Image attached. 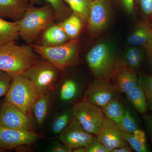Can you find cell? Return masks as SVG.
I'll return each mask as SVG.
<instances>
[{
  "instance_id": "cell-3",
  "label": "cell",
  "mask_w": 152,
  "mask_h": 152,
  "mask_svg": "<svg viewBox=\"0 0 152 152\" xmlns=\"http://www.w3.org/2000/svg\"><path fill=\"white\" fill-rule=\"evenodd\" d=\"M28 44L36 53L51 63L61 72L77 65L80 62V44L77 38L53 47Z\"/></svg>"
},
{
  "instance_id": "cell-40",
  "label": "cell",
  "mask_w": 152,
  "mask_h": 152,
  "mask_svg": "<svg viewBox=\"0 0 152 152\" xmlns=\"http://www.w3.org/2000/svg\"><path fill=\"white\" fill-rule=\"evenodd\" d=\"M5 151H6V150L3 149L1 148H0V152H3Z\"/></svg>"
},
{
  "instance_id": "cell-10",
  "label": "cell",
  "mask_w": 152,
  "mask_h": 152,
  "mask_svg": "<svg viewBox=\"0 0 152 152\" xmlns=\"http://www.w3.org/2000/svg\"><path fill=\"white\" fill-rule=\"evenodd\" d=\"M0 124L10 129L34 132L29 116L6 100L0 106Z\"/></svg>"
},
{
  "instance_id": "cell-9",
  "label": "cell",
  "mask_w": 152,
  "mask_h": 152,
  "mask_svg": "<svg viewBox=\"0 0 152 152\" xmlns=\"http://www.w3.org/2000/svg\"><path fill=\"white\" fill-rule=\"evenodd\" d=\"M118 93L110 80L95 79L85 91L83 99L102 108L118 97Z\"/></svg>"
},
{
  "instance_id": "cell-12",
  "label": "cell",
  "mask_w": 152,
  "mask_h": 152,
  "mask_svg": "<svg viewBox=\"0 0 152 152\" xmlns=\"http://www.w3.org/2000/svg\"><path fill=\"white\" fill-rule=\"evenodd\" d=\"M84 86L73 78H67L56 84L53 92L59 104L64 106L71 105L81 96Z\"/></svg>"
},
{
  "instance_id": "cell-36",
  "label": "cell",
  "mask_w": 152,
  "mask_h": 152,
  "mask_svg": "<svg viewBox=\"0 0 152 152\" xmlns=\"http://www.w3.org/2000/svg\"><path fill=\"white\" fill-rule=\"evenodd\" d=\"M123 7L128 13L131 14L134 9L135 0H118Z\"/></svg>"
},
{
  "instance_id": "cell-19",
  "label": "cell",
  "mask_w": 152,
  "mask_h": 152,
  "mask_svg": "<svg viewBox=\"0 0 152 152\" xmlns=\"http://www.w3.org/2000/svg\"><path fill=\"white\" fill-rule=\"evenodd\" d=\"M152 40V27L142 23L128 37L127 42L132 46H146Z\"/></svg>"
},
{
  "instance_id": "cell-34",
  "label": "cell",
  "mask_w": 152,
  "mask_h": 152,
  "mask_svg": "<svg viewBox=\"0 0 152 152\" xmlns=\"http://www.w3.org/2000/svg\"><path fill=\"white\" fill-rule=\"evenodd\" d=\"M50 151L52 152H71L72 150L65 145L61 144L58 141L53 142L50 148Z\"/></svg>"
},
{
  "instance_id": "cell-22",
  "label": "cell",
  "mask_w": 152,
  "mask_h": 152,
  "mask_svg": "<svg viewBox=\"0 0 152 152\" xmlns=\"http://www.w3.org/2000/svg\"><path fill=\"white\" fill-rule=\"evenodd\" d=\"M19 37L18 22H8L0 18V45L15 42Z\"/></svg>"
},
{
  "instance_id": "cell-28",
  "label": "cell",
  "mask_w": 152,
  "mask_h": 152,
  "mask_svg": "<svg viewBox=\"0 0 152 152\" xmlns=\"http://www.w3.org/2000/svg\"><path fill=\"white\" fill-rule=\"evenodd\" d=\"M53 9L55 20L61 22L69 16L71 10L64 0H46Z\"/></svg>"
},
{
  "instance_id": "cell-25",
  "label": "cell",
  "mask_w": 152,
  "mask_h": 152,
  "mask_svg": "<svg viewBox=\"0 0 152 152\" xmlns=\"http://www.w3.org/2000/svg\"><path fill=\"white\" fill-rule=\"evenodd\" d=\"M102 109L106 117L119 124L124 115L126 108L117 97Z\"/></svg>"
},
{
  "instance_id": "cell-1",
  "label": "cell",
  "mask_w": 152,
  "mask_h": 152,
  "mask_svg": "<svg viewBox=\"0 0 152 152\" xmlns=\"http://www.w3.org/2000/svg\"><path fill=\"white\" fill-rule=\"evenodd\" d=\"M38 60L30 44L20 45L12 42L0 45V69L13 78L23 75Z\"/></svg>"
},
{
  "instance_id": "cell-33",
  "label": "cell",
  "mask_w": 152,
  "mask_h": 152,
  "mask_svg": "<svg viewBox=\"0 0 152 152\" xmlns=\"http://www.w3.org/2000/svg\"><path fill=\"white\" fill-rule=\"evenodd\" d=\"M140 8L146 17L152 16V0H138Z\"/></svg>"
},
{
  "instance_id": "cell-15",
  "label": "cell",
  "mask_w": 152,
  "mask_h": 152,
  "mask_svg": "<svg viewBox=\"0 0 152 152\" xmlns=\"http://www.w3.org/2000/svg\"><path fill=\"white\" fill-rule=\"evenodd\" d=\"M113 79L119 93L126 94L138 85V77L136 71L128 66L122 58L118 61Z\"/></svg>"
},
{
  "instance_id": "cell-21",
  "label": "cell",
  "mask_w": 152,
  "mask_h": 152,
  "mask_svg": "<svg viewBox=\"0 0 152 152\" xmlns=\"http://www.w3.org/2000/svg\"><path fill=\"white\" fill-rule=\"evenodd\" d=\"M124 138L131 148L137 152L149 151L146 143L145 134L142 130L138 129L132 133L123 131Z\"/></svg>"
},
{
  "instance_id": "cell-2",
  "label": "cell",
  "mask_w": 152,
  "mask_h": 152,
  "mask_svg": "<svg viewBox=\"0 0 152 152\" xmlns=\"http://www.w3.org/2000/svg\"><path fill=\"white\" fill-rule=\"evenodd\" d=\"M54 20V11L49 3L39 7L31 5L18 21L19 36L27 43L33 44Z\"/></svg>"
},
{
  "instance_id": "cell-37",
  "label": "cell",
  "mask_w": 152,
  "mask_h": 152,
  "mask_svg": "<svg viewBox=\"0 0 152 152\" xmlns=\"http://www.w3.org/2000/svg\"><path fill=\"white\" fill-rule=\"evenodd\" d=\"M132 151V149L129 147V145H127L115 149L112 151V152H131Z\"/></svg>"
},
{
  "instance_id": "cell-6",
  "label": "cell",
  "mask_w": 152,
  "mask_h": 152,
  "mask_svg": "<svg viewBox=\"0 0 152 152\" xmlns=\"http://www.w3.org/2000/svg\"><path fill=\"white\" fill-rule=\"evenodd\" d=\"M39 96L29 80L23 75H20L14 78L5 100L29 116L33 104Z\"/></svg>"
},
{
  "instance_id": "cell-23",
  "label": "cell",
  "mask_w": 152,
  "mask_h": 152,
  "mask_svg": "<svg viewBox=\"0 0 152 152\" xmlns=\"http://www.w3.org/2000/svg\"><path fill=\"white\" fill-rule=\"evenodd\" d=\"M83 22L80 17L72 13L59 23L69 38L72 39H76L81 31Z\"/></svg>"
},
{
  "instance_id": "cell-7",
  "label": "cell",
  "mask_w": 152,
  "mask_h": 152,
  "mask_svg": "<svg viewBox=\"0 0 152 152\" xmlns=\"http://www.w3.org/2000/svg\"><path fill=\"white\" fill-rule=\"evenodd\" d=\"M73 113L85 130L95 136L102 127L106 117L101 108L83 99L74 104Z\"/></svg>"
},
{
  "instance_id": "cell-8",
  "label": "cell",
  "mask_w": 152,
  "mask_h": 152,
  "mask_svg": "<svg viewBox=\"0 0 152 152\" xmlns=\"http://www.w3.org/2000/svg\"><path fill=\"white\" fill-rule=\"evenodd\" d=\"M111 18L108 0H93L87 21L89 33L94 37L101 34L108 27Z\"/></svg>"
},
{
  "instance_id": "cell-26",
  "label": "cell",
  "mask_w": 152,
  "mask_h": 152,
  "mask_svg": "<svg viewBox=\"0 0 152 152\" xmlns=\"http://www.w3.org/2000/svg\"><path fill=\"white\" fill-rule=\"evenodd\" d=\"M72 12L83 20L87 22L89 15L93 0H64Z\"/></svg>"
},
{
  "instance_id": "cell-5",
  "label": "cell",
  "mask_w": 152,
  "mask_h": 152,
  "mask_svg": "<svg viewBox=\"0 0 152 152\" xmlns=\"http://www.w3.org/2000/svg\"><path fill=\"white\" fill-rule=\"evenodd\" d=\"M60 71L45 59H38L23 74L39 95L52 93L58 79Z\"/></svg>"
},
{
  "instance_id": "cell-35",
  "label": "cell",
  "mask_w": 152,
  "mask_h": 152,
  "mask_svg": "<svg viewBox=\"0 0 152 152\" xmlns=\"http://www.w3.org/2000/svg\"><path fill=\"white\" fill-rule=\"evenodd\" d=\"M143 118L148 135L152 145V114L145 115Z\"/></svg>"
},
{
  "instance_id": "cell-18",
  "label": "cell",
  "mask_w": 152,
  "mask_h": 152,
  "mask_svg": "<svg viewBox=\"0 0 152 152\" xmlns=\"http://www.w3.org/2000/svg\"><path fill=\"white\" fill-rule=\"evenodd\" d=\"M51 93L39 95L32 106V113L39 126L43 124L48 115L51 104Z\"/></svg>"
},
{
  "instance_id": "cell-30",
  "label": "cell",
  "mask_w": 152,
  "mask_h": 152,
  "mask_svg": "<svg viewBox=\"0 0 152 152\" xmlns=\"http://www.w3.org/2000/svg\"><path fill=\"white\" fill-rule=\"evenodd\" d=\"M124 132L132 133L139 129L137 123L129 109H126L124 115L119 124H118Z\"/></svg>"
},
{
  "instance_id": "cell-27",
  "label": "cell",
  "mask_w": 152,
  "mask_h": 152,
  "mask_svg": "<svg viewBox=\"0 0 152 152\" xmlns=\"http://www.w3.org/2000/svg\"><path fill=\"white\" fill-rule=\"evenodd\" d=\"M143 58L142 49L138 47L132 46L128 49L123 59L128 66L136 71L141 64Z\"/></svg>"
},
{
  "instance_id": "cell-4",
  "label": "cell",
  "mask_w": 152,
  "mask_h": 152,
  "mask_svg": "<svg viewBox=\"0 0 152 152\" xmlns=\"http://www.w3.org/2000/svg\"><path fill=\"white\" fill-rule=\"evenodd\" d=\"M119 59L110 45L105 42L95 45L86 57L87 64L95 79L108 80L113 78Z\"/></svg>"
},
{
  "instance_id": "cell-17",
  "label": "cell",
  "mask_w": 152,
  "mask_h": 152,
  "mask_svg": "<svg viewBox=\"0 0 152 152\" xmlns=\"http://www.w3.org/2000/svg\"><path fill=\"white\" fill-rule=\"evenodd\" d=\"M70 39L59 23L45 30L42 37L41 45L46 47L56 46L65 43Z\"/></svg>"
},
{
  "instance_id": "cell-14",
  "label": "cell",
  "mask_w": 152,
  "mask_h": 152,
  "mask_svg": "<svg viewBox=\"0 0 152 152\" xmlns=\"http://www.w3.org/2000/svg\"><path fill=\"white\" fill-rule=\"evenodd\" d=\"M96 136L108 152L128 145L124 138L123 130L119 125L107 117L105 118L102 127Z\"/></svg>"
},
{
  "instance_id": "cell-29",
  "label": "cell",
  "mask_w": 152,
  "mask_h": 152,
  "mask_svg": "<svg viewBox=\"0 0 152 152\" xmlns=\"http://www.w3.org/2000/svg\"><path fill=\"white\" fill-rule=\"evenodd\" d=\"M138 84L143 90L146 97L148 110L152 111V75L145 73L140 74Z\"/></svg>"
},
{
  "instance_id": "cell-31",
  "label": "cell",
  "mask_w": 152,
  "mask_h": 152,
  "mask_svg": "<svg viewBox=\"0 0 152 152\" xmlns=\"http://www.w3.org/2000/svg\"><path fill=\"white\" fill-rule=\"evenodd\" d=\"M72 152H108L103 145L98 140L96 136L94 137L92 142L87 147L73 150Z\"/></svg>"
},
{
  "instance_id": "cell-24",
  "label": "cell",
  "mask_w": 152,
  "mask_h": 152,
  "mask_svg": "<svg viewBox=\"0 0 152 152\" xmlns=\"http://www.w3.org/2000/svg\"><path fill=\"white\" fill-rule=\"evenodd\" d=\"M74 118L73 106L68 107L55 117L51 124L52 133L60 134Z\"/></svg>"
},
{
  "instance_id": "cell-32",
  "label": "cell",
  "mask_w": 152,
  "mask_h": 152,
  "mask_svg": "<svg viewBox=\"0 0 152 152\" xmlns=\"http://www.w3.org/2000/svg\"><path fill=\"white\" fill-rule=\"evenodd\" d=\"M13 79L9 74L0 69V98L7 95Z\"/></svg>"
},
{
  "instance_id": "cell-11",
  "label": "cell",
  "mask_w": 152,
  "mask_h": 152,
  "mask_svg": "<svg viewBox=\"0 0 152 152\" xmlns=\"http://www.w3.org/2000/svg\"><path fill=\"white\" fill-rule=\"evenodd\" d=\"M94 137L85 130L77 120L73 118L60 134L59 139L63 144L73 150L85 148L89 145Z\"/></svg>"
},
{
  "instance_id": "cell-13",
  "label": "cell",
  "mask_w": 152,
  "mask_h": 152,
  "mask_svg": "<svg viewBox=\"0 0 152 152\" xmlns=\"http://www.w3.org/2000/svg\"><path fill=\"white\" fill-rule=\"evenodd\" d=\"M37 138L34 132L10 129L0 124V148L6 151L15 149L22 145L32 144Z\"/></svg>"
},
{
  "instance_id": "cell-20",
  "label": "cell",
  "mask_w": 152,
  "mask_h": 152,
  "mask_svg": "<svg viewBox=\"0 0 152 152\" xmlns=\"http://www.w3.org/2000/svg\"><path fill=\"white\" fill-rule=\"evenodd\" d=\"M130 103L143 115L148 113V103L143 90L138 84L129 92L125 94Z\"/></svg>"
},
{
  "instance_id": "cell-38",
  "label": "cell",
  "mask_w": 152,
  "mask_h": 152,
  "mask_svg": "<svg viewBox=\"0 0 152 152\" xmlns=\"http://www.w3.org/2000/svg\"><path fill=\"white\" fill-rule=\"evenodd\" d=\"M145 47H146L148 53L152 61V40Z\"/></svg>"
},
{
  "instance_id": "cell-16",
  "label": "cell",
  "mask_w": 152,
  "mask_h": 152,
  "mask_svg": "<svg viewBox=\"0 0 152 152\" xmlns=\"http://www.w3.org/2000/svg\"><path fill=\"white\" fill-rule=\"evenodd\" d=\"M31 5L30 0H0V18L18 21Z\"/></svg>"
},
{
  "instance_id": "cell-39",
  "label": "cell",
  "mask_w": 152,
  "mask_h": 152,
  "mask_svg": "<svg viewBox=\"0 0 152 152\" xmlns=\"http://www.w3.org/2000/svg\"><path fill=\"white\" fill-rule=\"evenodd\" d=\"M31 4L35 5L37 4H39L41 3V0H30Z\"/></svg>"
}]
</instances>
